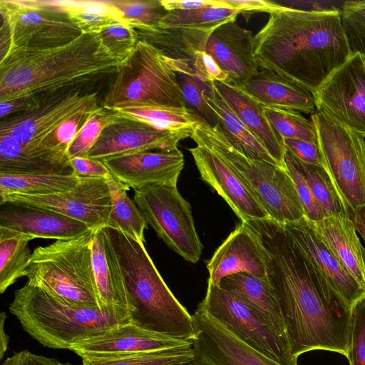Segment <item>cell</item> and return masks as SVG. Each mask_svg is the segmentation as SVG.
Masks as SVG:
<instances>
[{"mask_svg":"<svg viewBox=\"0 0 365 365\" xmlns=\"http://www.w3.org/2000/svg\"><path fill=\"white\" fill-rule=\"evenodd\" d=\"M263 250L267 281L279 302L292 354H348L351 307L317 274L284 225L271 218L245 222Z\"/></svg>","mask_w":365,"mask_h":365,"instance_id":"6da1fadb","label":"cell"},{"mask_svg":"<svg viewBox=\"0 0 365 365\" xmlns=\"http://www.w3.org/2000/svg\"><path fill=\"white\" fill-rule=\"evenodd\" d=\"M283 6L255 35L254 56L260 68L314 93L351 56L340 9Z\"/></svg>","mask_w":365,"mask_h":365,"instance_id":"7a4b0ae2","label":"cell"},{"mask_svg":"<svg viewBox=\"0 0 365 365\" xmlns=\"http://www.w3.org/2000/svg\"><path fill=\"white\" fill-rule=\"evenodd\" d=\"M120 66L96 34L56 47L11 50L0 59V102L81 89L115 75Z\"/></svg>","mask_w":365,"mask_h":365,"instance_id":"3957f363","label":"cell"},{"mask_svg":"<svg viewBox=\"0 0 365 365\" xmlns=\"http://www.w3.org/2000/svg\"><path fill=\"white\" fill-rule=\"evenodd\" d=\"M107 227L119 262L130 307V322L172 338L192 340L194 323L171 292L143 243Z\"/></svg>","mask_w":365,"mask_h":365,"instance_id":"277c9868","label":"cell"},{"mask_svg":"<svg viewBox=\"0 0 365 365\" xmlns=\"http://www.w3.org/2000/svg\"><path fill=\"white\" fill-rule=\"evenodd\" d=\"M9 309L28 334L54 349L70 350L81 340L130 323L98 307L67 304L27 283L15 291Z\"/></svg>","mask_w":365,"mask_h":365,"instance_id":"5b68a950","label":"cell"},{"mask_svg":"<svg viewBox=\"0 0 365 365\" xmlns=\"http://www.w3.org/2000/svg\"><path fill=\"white\" fill-rule=\"evenodd\" d=\"M93 230L32 252L26 283L72 306L98 307L93 268Z\"/></svg>","mask_w":365,"mask_h":365,"instance_id":"8992f818","label":"cell"},{"mask_svg":"<svg viewBox=\"0 0 365 365\" xmlns=\"http://www.w3.org/2000/svg\"><path fill=\"white\" fill-rule=\"evenodd\" d=\"M197 146L207 148L223 159L242 178L269 213L284 224L304 217L297 190L287 168L250 158L236 148L219 127L199 122L190 137Z\"/></svg>","mask_w":365,"mask_h":365,"instance_id":"52a82bcc","label":"cell"},{"mask_svg":"<svg viewBox=\"0 0 365 365\" xmlns=\"http://www.w3.org/2000/svg\"><path fill=\"white\" fill-rule=\"evenodd\" d=\"M135 103L187 108L175 72L165 56L139 39L130 56L120 64L105 95L107 109Z\"/></svg>","mask_w":365,"mask_h":365,"instance_id":"ba28073f","label":"cell"},{"mask_svg":"<svg viewBox=\"0 0 365 365\" xmlns=\"http://www.w3.org/2000/svg\"><path fill=\"white\" fill-rule=\"evenodd\" d=\"M321 158L350 217L365 209V137L327 113L311 115Z\"/></svg>","mask_w":365,"mask_h":365,"instance_id":"9c48e42d","label":"cell"},{"mask_svg":"<svg viewBox=\"0 0 365 365\" xmlns=\"http://www.w3.org/2000/svg\"><path fill=\"white\" fill-rule=\"evenodd\" d=\"M1 56L14 49H43L69 43L81 30L51 1L0 0Z\"/></svg>","mask_w":365,"mask_h":365,"instance_id":"30bf717a","label":"cell"},{"mask_svg":"<svg viewBox=\"0 0 365 365\" xmlns=\"http://www.w3.org/2000/svg\"><path fill=\"white\" fill-rule=\"evenodd\" d=\"M133 200L148 225L170 249L186 261L198 262L203 245L191 206L177 185H153L135 190Z\"/></svg>","mask_w":365,"mask_h":365,"instance_id":"8fae6325","label":"cell"},{"mask_svg":"<svg viewBox=\"0 0 365 365\" xmlns=\"http://www.w3.org/2000/svg\"><path fill=\"white\" fill-rule=\"evenodd\" d=\"M239 339L282 365H298L289 344L232 294L207 282L204 299L198 304Z\"/></svg>","mask_w":365,"mask_h":365,"instance_id":"7c38bea8","label":"cell"},{"mask_svg":"<svg viewBox=\"0 0 365 365\" xmlns=\"http://www.w3.org/2000/svg\"><path fill=\"white\" fill-rule=\"evenodd\" d=\"M0 203L59 213L83 222L91 230L108 226L111 209L110 195L103 178H80L73 188L52 194L6 195L0 196Z\"/></svg>","mask_w":365,"mask_h":365,"instance_id":"4fadbf2b","label":"cell"},{"mask_svg":"<svg viewBox=\"0 0 365 365\" xmlns=\"http://www.w3.org/2000/svg\"><path fill=\"white\" fill-rule=\"evenodd\" d=\"M38 103L28 111L1 120L0 133L22 145L36 148L61 123L87 107L98 105L96 93L72 89L39 96Z\"/></svg>","mask_w":365,"mask_h":365,"instance_id":"5bb4252c","label":"cell"},{"mask_svg":"<svg viewBox=\"0 0 365 365\" xmlns=\"http://www.w3.org/2000/svg\"><path fill=\"white\" fill-rule=\"evenodd\" d=\"M115 113L116 118L103 129L88 158L102 161L143 152L171 151L192 134V128L161 130Z\"/></svg>","mask_w":365,"mask_h":365,"instance_id":"9a60e30c","label":"cell"},{"mask_svg":"<svg viewBox=\"0 0 365 365\" xmlns=\"http://www.w3.org/2000/svg\"><path fill=\"white\" fill-rule=\"evenodd\" d=\"M317 110L365 137V64L353 54L313 93Z\"/></svg>","mask_w":365,"mask_h":365,"instance_id":"2e32d148","label":"cell"},{"mask_svg":"<svg viewBox=\"0 0 365 365\" xmlns=\"http://www.w3.org/2000/svg\"><path fill=\"white\" fill-rule=\"evenodd\" d=\"M192 318L195 336L189 365H282L239 339L200 306Z\"/></svg>","mask_w":365,"mask_h":365,"instance_id":"e0dca14e","label":"cell"},{"mask_svg":"<svg viewBox=\"0 0 365 365\" xmlns=\"http://www.w3.org/2000/svg\"><path fill=\"white\" fill-rule=\"evenodd\" d=\"M189 151L202 180L225 200L241 222L271 218L252 190L218 155L200 146Z\"/></svg>","mask_w":365,"mask_h":365,"instance_id":"ac0fdd59","label":"cell"},{"mask_svg":"<svg viewBox=\"0 0 365 365\" xmlns=\"http://www.w3.org/2000/svg\"><path fill=\"white\" fill-rule=\"evenodd\" d=\"M192 344V340L172 338L126 323L81 340L70 350L81 358L115 356Z\"/></svg>","mask_w":365,"mask_h":365,"instance_id":"d6986e66","label":"cell"},{"mask_svg":"<svg viewBox=\"0 0 365 365\" xmlns=\"http://www.w3.org/2000/svg\"><path fill=\"white\" fill-rule=\"evenodd\" d=\"M102 162L118 180L134 190L153 185H177L185 165L178 148L138 153Z\"/></svg>","mask_w":365,"mask_h":365,"instance_id":"ffe728a7","label":"cell"},{"mask_svg":"<svg viewBox=\"0 0 365 365\" xmlns=\"http://www.w3.org/2000/svg\"><path fill=\"white\" fill-rule=\"evenodd\" d=\"M254 37L251 31L241 27L236 21L226 23L210 34L205 51L228 75L227 83L243 87L259 71L254 56Z\"/></svg>","mask_w":365,"mask_h":365,"instance_id":"44dd1931","label":"cell"},{"mask_svg":"<svg viewBox=\"0 0 365 365\" xmlns=\"http://www.w3.org/2000/svg\"><path fill=\"white\" fill-rule=\"evenodd\" d=\"M93 234L92 261L98 307L103 312L130 322L127 292L107 227L96 229Z\"/></svg>","mask_w":365,"mask_h":365,"instance_id":"7402d4cb","label":"cell"},{"mask_svg":"<svg viewBox=\"0 0 365 365\" xmlns=\"http://www.w3.org/2000/svg\"><path fill=\"white\" fill-rule=\"evenodd\" d=\"M209 282L218 285L228 275L245 272L267 281L266 261L257 237L241 222L207 264Z\"/></svg>","mask_w":365,"mask_h":365,"instance_id":"603a6c76","label":"cell"},{"mask_svg":"<svg viewBox=\"0 0 365 365\" xmlns=\"http://www.w3.org/2000/svg\"><path fill=\"white\" fill-rule=\"evenodd\" d=\"M317 274L351 307L365 295L364 289L317 237L305 217L283 224Z\"/></svg>","mask_w":365,"mask_h":365,"instance_id":"cb8c5ba5","label":"cell"},{"mask_svg":"<svg viewBox=\"0 0 365 365\" xmlns=\"http://www.w3.org/2000/svg\"><path fill=\"white\" fill-rule=\"evenodd\" d=\"M307 220L317 237L365 289V248L353 220L344 215L327 216L317 222Z\"/></svg>","mask_w":365,"mask_h":365,"instance_id":"d4e9b609","label":"cell"},{"mask_svg":"<svg viewBox=\"0 0 365 365\" xmlns=\"http://www.w3.org/2000/svg\"><path fill=\"white\" fill-rule=\"evenodd\" d=\"M218 286L245 304L258 320L289 345L281 309L268 281L240 272L223 277Z\"/></svg>","mask_w":365,"mask_h":365,"instance_id":"484cf974","label":"cell"},{"mask_svg":"<svg viewBox=\"0 0 365 365\" xmlns=\"http://www.w3.org/2000/svg\"><path fill=\"white\" fill-rule=\"evenodd\" d=\"M12 205L0 212V227L34 239L71 240L91 230L83 222L51 211Z\"/></svg>","mask_w":365,"mask_h":365,"instance_id":"4316f807","label":"cell"},{"mask_svg":"<svg viewBox=\"0 0 365 365\" xmlns=\"http://www.w3.org/2000/svg\"><path fill=\"white\" fill-rule=\"evenodd\" d=\"M212 83L235 113L260 141L278 165L287 168L286 148L283 138L266 116L264 106L242 87L217 81Z\"/></svg>","mask_w":365,"mask_h":365,"instance_id":"83f0119b","label":"cell"},{"mask_svg":"<svg viewBox=\"0 0 365 365\" xmlns=\"http://www.w3.org/2000/svg\"><path fill=\"white\" fill-rule=\"evenodd\" d=\"M242 88L264 106L310 115L317 110L315 98L311 91L267 69L259 68Z\"/></svg>","mask_w":365,"mask_h":365,"instance_id":"f1b7e54d","label":"cell"},{"mask_svg":"<svg viewBox=\"0 0 365 365\" xmlns=\"http://www.w3.org/2000/svg\"><path fill=\"white\" fill-rule=\"evenodd\" d=\"M67 168L70 163L66 153L41 146L27 147L0 133V173H65Z\"/></svg>","mask_w":365,"mask_h":365,"instance_id":"f546056e","label":"cell"},{"mask_svg":"<svg viewBox=\"0 0 365 365\" xmlns=\"http://www.w3.org/2000/svg\"><path fill=\"white\" fill-rule=\"evenodd\" d=\"M204 97L217 115L220 128L236 148L250 158L279 166L260 141L235 113L212 82L207 83Z\"/></svg>","mask_w":365,"mask_h":365,"instance_id":"4dcf8cb0","label":"cell"},{"mask_svg":"<svg viewBox=\"0 0 365 365\" xmlns=\"http://www.w3.org/2000/svg\"><path fill=\"white\" fill-rule=\"evenodd\" d=\"M139 39L156 47L165 56L175 60L192 62L197 53L205 51L212 32L155 26L136 31Z\"/></svg>","mask_w":365,"mask_h":365,"instance_id":"1f68e13d","label":"cell"},{"mask_svg":"<svg viewBox=\"0 0 365 365\" xmlns=\"http://www.w3.org/2000/svg\"><path fill=\"white\" fill-rule=\"evenodd\" d=\"M105 179L111 201L107 227L118 230L130 239L144 244V231L148 223L135 202L128 197L127 192L130 188L112 173Z\"/></svg>","mask_w":365,"mask_h":365,"instance_id":"d6a6232c","label":"cell"},{"mask_svg":"<svg viewBox=\"0 0 365 365\" xmlns=\"http://www.w3.org/2000/svg\"><path fill=\"white\" fill-rule=\"evenodd\" d=\"M29 235L0 227V293L21 277H27L32 253Z\"/></svg>","mask_w":365,"mask_h":365,"instance_id":"836d02e7","label":"cell"},{"mask_svg":"<svg viewBox=\"0 0 365 365\" xmlns=\"http://www.w3.org/2000/svg\"><path fill=\"white\" fill-rule=\"evenodd\" d=\"M83 34H98L116 24H127L110 1H51Z\"/></svg>","mask_w":365,"mask_h":365,"instance_id":"e575fe53","label":"cell"},{"mask_svg":"<svg viewBox=\"0 0 365 365\" xmlns=\"http://www.w3.org/2000/svg\"><path fill=\"white\" fill-rule=\"evenodd\" d=\"M80 178L71 173H0V196L9 194L48 195L66 191L75 187Z\"/></svg>","mask_w":365,"mask_h":365,"instance_id":"d590c367","label":"cell"},{"mask_svg":"<svg viewBox=\"0 0 365 365\" xmlns=\"http://www.w3.org/2000/svg\"><path fill=\"white\" fill-rule=\"evenodd\" d=\"M110 110L161 130L190 128L200 122L199 118L187 108H175L154 103H135Z\"/></svg>","mask_w":365,"mask_h":365,"instance_id":"8d00e7d4","label":"cell"},{"mask_svg":"<svg viewBox=\"0 0 365 365\" xmlns=\"http://www.w3.org/2000/svg\"><path fill=\"white\" fill-rule=\"evenodd\" d=\"M241 12L227 6L169 11L158 26L212 32L219 26L236 21Z\"/></svg>","mask_w":365,"mask_h":365,"instance_id":"74e56055","label":"cell"},{"mask_svg":"<svg viewBox=\"0 0 365 365\" xmlns=\"http://www.w3.org/2000/svg\"><path fill=\"white\" fill-rule=\"evenodd\" d=\"M165 57L176 73L182 98L187 108L195 114L200 121L212 128L219 127L218 118L204 97V91L207 83L202 81L197 76L192 66V62Z\"/></svg>","mask_w":365,"mask_h":365,"instance_id":"f35d334b","label":"cell"},{"mask_svg":"<svg viewBox=\"0 0 365 365\" xmlns=\"http://www.w3.org/2000/svg\"><path fill=\"white\" fill-rule=\"evenodd\" d=\"M192 345L132 354L83 357L82 365H189L193 359Z\"/></svg>","mask_w":365,"mask_h":365,"instance_id":"ab89813d","label":"cell"},{"mask_svg":"<svg viewBox=\"0 0 365 365\" xmlns=\"http://www.w3.org/2000/svg\"><path fill=\"white\" fill-rule=\"evenodd\" d=\"M297 161L324 217L344 215L351 218L325 170L322 166L304 163L297 159Z\"/></svg>","mask_w":365,"mask_h":365,"instance_id":"60d3db41","label":"cell"},{"mask_svg":"<svg viewBox=\"0 0 365 365\" xmlns=\"http://www.w3.org/2000/svg\"><path fill=\"white\" fill-rule=\"evenodd\" d=\"M110 2L121 13L123 20L136 31L158 26L168 13L161 0H112Z\"/></svg>","mask_w":365,"mask_h":365,"instance_id":"b9f144b4","label":"cell"},{"mask_svg":"<svg viewBox=\"0 0 365 365\" xmlns=\"http://www.w3.org/2000/svg\"><path fill=\"white\" fill-rule=\"evenodd\" d=\"M269 122L282 138L299 139L317 143V133L312 120L300 112L264 106Z\"/></svg>","mask_w":365,"mask_h":365,"instance_id":"7bdbcfd3","label":"cell"},{"mask_svg":"<svg viewBox=\"0 0 365 365\" xmlns=\"http://www.w3.org/2000/svg\"><path fill=\"white\" fill-rule=\"evenodd\" d=\"M115 111L100 106L78 132L70 145L67 155L88 157V154L103 129L116 118Z\"/></svg>","mask_w":365,"mask_h":365,"instance_id":"ee69618b","label":"cell"},{"mask_svg":"<svg viewBox=\"0 0 365 365\" xmlns=\"http://www.w3.org/2000/svg\"><path fill=\"white\" fill-rule=\"evenodd\" d=\"M341 23L351 55H365V0L348 1L340 9Z\"/></svg>","mask_w":365,"mask_h":365,"instance_id":"f6af8a7d","label":"cell"},{"mask_svg":"<svg viewBox=\"0 0 365 365\" xmlns=\"http://www.w3.org/2000/svg\"><path fill=\"white\" fill-rule=\"evenodd\" d=\"M98 34L103 45L120 64L130 56L139 40L136 30L122 23L113 24Z\"/></svg>","mask_w":365,"mask_h":365,"instance_id":"bcb514c9","label":"cell"},{"mask_svg":"<svg viewBox=\"0 0 365 365\" xmlns=\"http://www.w3.org/2000/svg\"><path fill=\"white\" fill-rule=\"evenodd\" d=\"M99 107L98 104L87 107L64 121L48 135L39 146L67 154L70 145L78 132Z\"/></svg>","mask_w":365,"mask_h":365,"instance_id":"7dc6e473","label":"cell"},{"mask_svg":"<svg viewBox=\"0 0 365 365\" xmlns=\"http://www.w3.org/2000/svg\"><path fill=\"white\" fill-rule=\"evenodd\" d=\"M285 163L287 169L294 183L298 197L304 212V217L312 222L322 220L324 217V215L314 198L297 159L287 149Z\"/></svg>","mask_w":365,"mask_h":365,"instance_id":"c3c4849f","label":"cell"},{"mask_svg":"<svg viewBox=\"0 0 365 365\" xmlns=\"http://www.w3.org/2000/svg\"><path fill=\"white\" fill-rule=\"evenodd\" d=\"M346 358L350 365H365V295L352 307Z\"/></svg>","mask_w":365,"mask_h":365,"instance_id":"681fc988","label":"cell"},{"mask_svg":"<svg viewBox=\"0 0 365 365\" xmlns=\"http://www.w3.org/2000/svg\"><path fill=\"white\" fill-rule=\"evenodd\" d=\"M192 66L197 76L205 83H208L215 81L230 83L228 75L205 51H200L195 54Z\"/></svg>","mask_w":365,"mask_h":365,"instance_id":"f907efd6","label":"cell"},{"mask_svg":"<svg viewBox=\"0 0 365 365\" xmlns=\"http://www.w3.org/2000/svg\"><path fill=\"white\" fill-rule=\"evenodd\" d=\"M286 149L297 160L307 164L322 166L317 143L299 139L283 138Z\"/></svg>","mask_w":365,"mask_h":365,"instance_id":"816d5d0a","label":"cell"},{"mask_svg":"<svg viewBox=\"0 0 365 365\" xmlns=\"http://www.w3.org/2000/svg\"><path fill=\"white\" fill-rule=\"evenodd\" d=\"M72 173L78 178H107L111 173L101 160L88 157L69 159Z\"/></svg>","mask_w":365,"mask_h":365,"instance_id":"f5cc1de1","label":"cell"},{"mask_svg":"<svg viewBox=\"0 0 365 365\" xmlns=\"http://www.w3.org/2000/svg\"><path fill=\"white\" fill-rule=\"evenodd\" d=\"M2 365H73L69 361H61L53 357H47L24 349L8 356Z\"/></svg>","mask_w":365,"mask_h":365,"instance_id":"db71d44e","label":"cell"},{"mask_svg":"<svg viewBox=\"0 0 365 365\" xmlns=\"http://www.w3.org/2000/svg\"><path fill=\"white\" fill-rule=\"evenodd\" d=\"M230 8L237 9L241 13L267 12L269 14L282 9L283 5L270 1L263 0H221Z\"/></svg>","mask_w":365,"mask_h":365,"instance_id":"11a10c76","label":"cell"},{"mask_svg":"<svg viewBox=\"0 0 365 365\" xmlns=\"http://www.w3.org/2000/svg\"><path fill=\"white\" fill-rule=\"evenodd\" d=\"M39 96L13 98L0 102V118L4 120L11 116L28 111L39 101Z\"/></svg>","mask_w":365,"mask_h":365,"instance_id":"9f6ffc18","label":"cell"},{"mask_svg":"<svg viewBox=\"0 0 365 365\" xmlns=\"http://www.w3.org/2000/svg\"><path fill=\"white\" fill-rule=\"evenodd\" d=\"M164 9L173 10H189L202 7L227 6L221 0H161Z\"/></svg>","mask_w":365,"mask_h":365,"instance_id":"6f0895ef","label":"cell"},{"mask_svg":"<svg viewBox=\"0 0 365 365\" xmlns=\"http://www.w3.org/2000/svg\"><path fill=\"white\" fill-rule=\"evenodd\" d=\"M7 314L2 312L0 314V359L3 357L8 349L9 336L6 333L4 324Z\"/></svg>","mask_w":365,"mask_h":365,"instance_id":"680465c9","label":"cell"},{"mask_svg":"<svg viewBox=\"0 0 365 365\" xmlns=\"http://www.w3.org/2000/svg\"><path fill=\"white\" fill-rule=\"evenodd\" d=\"M352 220L356 231L360 234L365 242V209L354 214Z\"/></svg>","mask_w":365,"mask_h":365,"instance_id":"91938a15","label":"cell"},{"mask_svg":"<svg viewBox=\"0 0 365 365\" xmlns=\"http://www.w3.org/2000/svg\"><path fill=\"white\" fill-rule=\"evenodd\" d=\"M362 57H363L364 62V64H365V55H364V56H362Z\"/></svg>","mask_w":365,"mask_h":365,"instance_id":"94428289","label":"cell"}]
</instances>
